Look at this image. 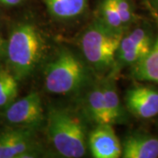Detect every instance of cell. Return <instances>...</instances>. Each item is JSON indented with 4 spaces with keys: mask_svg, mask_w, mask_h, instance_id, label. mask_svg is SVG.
Returning a JSON list of instances; mask_svg holds the SVG:
<instances>
[{
    "mask_svg": "<svg viewBox=\"0 0 158 158\" xmlns=\"http://www.w3.org/2000/svg\"><path fill=\"white\" fill-rule=\"evenodd\" d=\"M101 20L111 28L124 31L125 27L118 14L114 0H104L101 6Z\"/></svg>",
    "mask_w": 158,
    "mask_h": 158,
    "instance_id": "cell-15",
    "label": "cell"
},
{
    "mask_svg": "<svg viewBox=\"0 0 158 158\" xmlns=\"http://www.w3.org/2000/svg\"><path fill=\"white\" fill-rule=\"evenodd\" d=\"M47 134L63 157L80 158L85 155L88 136L85 123L72 112L63 108H50L47 117Z\"/></svg>",
    "mask_w": 158,
    "mask_h": 158,
    "instance_id": "cell-2",
    "label": "cell"
},
{
    "mask_svg": "<svg viewBox=\"0 0 158 158\" xmlns=\"http://www.w3.org/2000/svg\"><path fill=\"white\" fill-rule=\"evenodd\" d=\"M126 106L140 118H151L158 114V90L150 85H138L127 91Z\"/></svg>",
    "mask_w": 158,
    "mask_h": 158,
    "instance_id": "cell-6",
    "label": "cell"
},
{
    "mask_svg": "<svg viewBox=\"0 0 158 158\" xmlns=\"http://www.w3.org/2000/svg\"><path fill=\"white\" fill-rule=\"evenodd\" d=\"M18 94V80L6 70H0V107L9 106Z\"/></svg>",
    "mask_w": 158,
    "mask_h": 158,
    "instance_id": "cell-14",
    "label": "cell"
},
{
    "mask_svg": "<svg viewBox=\"0 0 158 158\" xmlns=\"http://www.w3.org/2000/svg\"><path fill=\"white\" fill-rule=\"evenodd\" d=\"M123 158L158 157V138L148 134L133 133L121 143Z\"/></svg>",
    "mask_w": 158,
    "mask_h": 158,
    "instance_id": "cell-9",
    "label": "cell"
},
{
    "mask_svg": "<svg viewBox=\"0 0 158 158\" xmlns=\"http://www.w3.org/2000/svg\"><path fill=\"white\" fill-rule=\"evenodd\" d=\"M88 80V70L76 54L69 49L58 53L47 66L44 74L46 89L52 94L68 95L83 88Z\"/></svg>",
    "mask_w": 158,
    "mask_h": 158,
    "instance_id": "cell-4",
    "label": "cell"
},
{
    "mask_svg": "<svg viewBox=\"0 0 158 158\" xmlns=\"http://www.w3.org/2000/svg\"><path fill=\"white\" fill-rule=\"evenodd\" d=\"M124 31L111 28L101 19L87 27L81 39V48L85 60L97 70L114 68L116 55Z\"/></svg>",
    "mask_w": 158,
    "mask_h": 158,
    "instance_id": "cell-3",
    "label": "cell"
},
{
    "mask_svg": "<svg viewBox=\"0 0 158 158\" xmlns=\"http://www.w3.org/2000/svg\"><path fill=\"white\" fill-rule=\"evenodd\" d=\"M133 74L137 80L158 85V34L148 54L134 65Z\"/></svg>",
    "mask_w": 158,
    "mask_h": 158,
    "instance_id": "cell-11",
    "label": "cell"
},
{
    "mask_svg": "<svg viewBox=\"0 0 158 158\" xmlns=\"http://www.w3.org/2000/svg\"><path fill=\"white\" fill-rule=\"evenodd\" d=\"M23 0H0V3L7 6H15L19 5Z\"/></svg>",
    "mask_w": 158,
    "mask_h": 158,
    "instance_id": "cell-17",
    "label": "cell"
},
{
    "mask_svg": "<svg viewBox=\"0 0 158 158\" xmlns=\"http://www.w3.org/2000/svg\"><path fill=\"white\" fill-rule=\"evenodd\" d=\"M34 139L31 130H11L0 135V158L34 157Z\"/></svg>",
    "mask_w": 158,
    "mask_h": 158,
    "instance_id": "cell-8",
    "label": "cell"
},
{
    "mask_svg": "<svg viewBox=\"0 0 158 158\" xmlns=\"http://www.w3.org/2000/svg\"><path fill=\"white\" fill-rule=\"evenodd\" d=\"M114 3L121 18L122 23L125 27H127L131 23L134 22L135 18L133 6H131L129 0H114Z\"/></svg>",
    "mask_w": 158,
    "mask_h": 158,
    "instance_id": "cell-16",
    "label": "cell"
},
{
    "mask_svg": "<svg viewBox=\"0 0 158 158\" xmlns=\"http://www.w3.org/2000/svg\"><path fill=\"white\" fill-rule=\"evenodd\" d=\"M86 109L90 119L97 125L110 124L101 85L94 87L88 94Z\"/></svg>",
    "mask_w": 158,
    "mask_h": 158,
    "instance_id": "cell-13",
    "label": "cell"
},
{
    "mask_svg": "<svg viewBox=\"0 0 158 158\" xmlns=\"http://www.w3.org/2000/svg\"><path fill=\"white\" fill-rule=\"evenodd\" d=\"M154 1H155V2H156V4H158V0H154Z\"/></svg>",
    "mask_w": 158,
    "mask_h": 158,
    "instance_id": "cell-19",
    "label": "cell"
},
{
    "mask_svg": "<svg viewBox=\"0 0 158 158\" xmlns=\"http://www.w3.org/2000/svg\"><path fill=\"white\" fill-rule=\"evenodd\" d=\"M45 51V40L34 24L16 26L7 44V59L12 75L17 80L27 78L37 68Z\"/></svg>",
    "mask_w": 158,
    "mask_h": 158,
    "instance_id": "cell-1",
    "label": "cell"
},
{
    "mask_svg": "<svg viewBox=\"0 0 158 158\" xmlns=\"http://www.w3.org/2000/svg\"><path fill=\"white\" fill-rule=\"evenodd\" d=\"M43 108L38 92H30L19 100L12 102L6 112V119L15 125L34 126L43 119Z\"/></svg>",
    "mask_w": 158,
    "mask_h": 158,
    "instance_id": "cell-5",
    "label": "cell"
},
{
    "mask_svg": "<svg viewBox=\"0 0 158 158\" xmlns=\"http://www.w3.org/2000/svg\"><path fill=\"white\" fill-rule=\"evenodd\" d=\"M1 47H2V40L0 38V49H1Z\"/></svg>",
    "mask_w": 158,
    "mask_h": 158,
    "instance_id": "cell-18",
    "label": "cell"
},
{
    "mask_svg": "<svg viewBox=\"0 0 158 158\" xmlns=\"http://www.w3.org/2000/svg\"><path fill=\"white\" fill-rule=\"evenodd\" d=\"M51 16L66 20L80 16L88 6V0H43Z\"/></svg>",
    "mask_w": 158,
    "mask_h": 158,
    "instance_id": "cell-10",
    "label": "cell"
},
{
    "mask_svg": "<svg viewBox=\"0 0 158 158\" xmlns=\"http://www.w3.org/2000/svg\"><path fill=\"white\" fill-rule=\"evenodd\" d=\"M101 87L110 124L123 123L126 119V113L121 105L115 85L113 82L107 80L102 84Z\"/></svg>",
    "mask_w": 158,
    "mask_h": 158,
    "instance_id": "cell-12",
    "label": "cell"
},
{
    "mask_svg": "<svg viewBox=\"0 0 158 158\" xmlns=\"http://www.w3.org/2000/svg\"><path fill=\"white\" fill-rule=\"evenodd\" d=\"M88 147L95 158H118L122 147L113 125L98 124L88 136Z\"/></svg>",
    "mask_w": 158,
    "mask_h": 158,
    "instance_id": "cell-7",
    "label": "cell"
}]
</instances>
